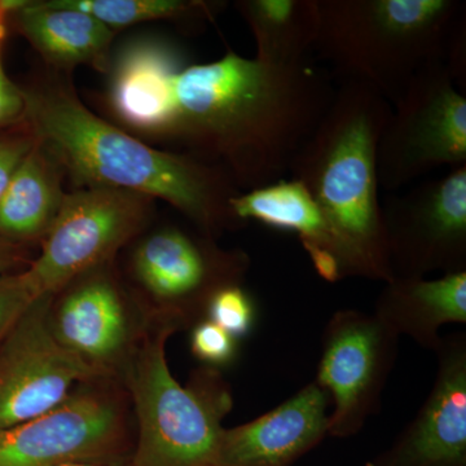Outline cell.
I'll use <instances>...</instances> for the list:
<instances>
[{"mask_svg": "<svg viewBox=\"0 0 466 466\" xmlns=\"http://www.w3.org/2000/svg\"><path fill=\"white\" fill-rule=\"evenodd\" d=\"M23 91L24 121L76 186L161 198L207 233L245 225L229 205L241 191L223 168L147 146L95 116L66 85Z\"/></svg>", "mask_w": 466, "mask_h": 466, "instance_id": "obj_2", "label": "cell"}, {"mask_svg": "<svg viewBox=\"0 0 466 466\" xmlns=\"http://www.w3.org/2000/svg\"><path fill=\"white\" fill-rule=\"evenodd\" d=\"M373 315L397 336L434 352L443 325L466 323V271L437 279L394 278L380 291Z\"/></svg>", "mask_w": 466, "mask_h": 466, "instance_id": "obj_17", "label": "cell"}, {"mask_svg": "<svg viewBox=\"0 0 466 466\" xmlns=\"http://www.w3.org/2000/svg\"><path fill=\"white\" fill-rule=\"evenodd\" d=\"M36 299L25 271L0 278V343Z\"/></svg>", "mask_w": 466, "mask_h": 466, "instance_id": "obj_24", "label": "cell"}, {"mask_svg": "<svg viewBox=\"0 0 466 466\" xmlns=\"http://www.w3.org/2000/svg\"><path fill=\"white\" fill-rule=\"evenodd\" d=\"M25 119V97L23 88L17 87L8 76L0 56V130L23 124Z\"/></svg>", "mask_w": 466, "mask_h": 466, "instance_id": "obj_27", "label": "cell"}, {"mask_svg": "<svg viewBox=\"0 0 466 466\" xmlns=\"http://www.w3.org/2000/svg\"><path fill=\"white\" fill-rule=\"evenodd\" d=\"M466 165V96L446 61L422 67L391 106L377 149L380 188L395 193Z\"/></svg>", "mask_w": 466, "mask_h": 466, "instance_id": "obj_6", "label": "cell"}, {"mask_svg": "<svg viewBox=\"0 0 466 466\" xmlns=\"http://www.w3.org/2000/svg\"><path fill=\"white\" fill-rule=\"evenodd\" d=\"M398 352L400 336L375 315L354 309L334 312L325 325L315 380L332 403L329 437H354L380 412Z\"/></svg>", "mask_w": 466, "mask_h": 466, "instance_id": "obj_8", "label": "cell"}, {"mask_svg": "<svg viewBox=\"0 0 466 466\" xmlns=\"http://www.w3.org/2000/svg\"><path fill=\"white\" fill-rule=\"evenodd\" d=\"M52 7L75 9L115 29L150 20L200 21L213 15V3L195 0H52Z\"/></svg>", "mask_w": 466, "mask_h": 466, "instance_id": "obj_22", "label": "cell"}, {"mask_svg": "<svg viewBox=\"0 0 466 466\" xmlns=\"http://www.w3.org/2000/svg\"><path fill=\"white\" fill-rule=\"evenodd\" d=\"M63 175V167L36 139L0 200V238L18 245L45 238L66 198Z\"/></svg>", "mask_w": 466, "mask_h": 466, "instance_id": "obj_20", "label": "cell"}, {"mask_svg": "<svg viewBox=\"0 0 466 466\" xmlns=\"http://www.w3.org/2000/svg\"><path fill=\"white\" fill-rule=\"evenodd\" d=\"M150 198L113 188L67 193L25 274L38 297H52L100 265L139 231ZM152 200V198H150Z\"/></svg>", "mask_w": 466, "mask_h": 466, "instance_id": "obj_7", "label": "cell"}, {"mask_svg": "<svg viewBox=\"0 0 466 466\" xmlns=\"http://www.w3.org/2000/svg\"><path fill=\"white\" fill-rule=\"evenodd\" d=\"M51 297H39L0 343V429L29 421L69 397L76 382L106 375L58 341Z\"/></svg>", "mask_w": 466, "mask_h": 466, "instance_id": "obj_10", "label": "cell"}, {"mask_svg": "<svg viewBox=\"0 0 466 466\" xmlns=\"http://www.w3.org/2000/svg\"><path fill=\"white\" fill-rule=\"evenodd\" d=\"M390 113L391 104L373 88L342 82L289 170L341 242L352 278L385 284L394 274L383 231L377 149Z\"/></svg>", "mask_w": 466, "mask_h": 466, "instance_id": "obj_3", "label": "cell"}, {"mask_svg": "<svg viewBox=\"0 0 466 466\" xmlns=\"http://www.w3.org/2000/svg\"><path fill=\"white\" fill-rule=\"evenodd\" d=\"M229 205L242 223L256 220L271 228L296 233L315 271L324 280L337 283L352 278L351 265L341 242L299 180L285 177L238 193Z\"/></svg>", "mask_w": 466, "mask_h": 466, "instance_id": "obj_15", "label": "cell"}, {"mask_svg": "<svg viewBox=\"0 0 466 466\" xmlns=\"http://www.w3.org/2000/svg\"><path fill=\"white\" fill-rule=\"evenodd\" d=\"M205 312L208 320L216 323L236 339L247 337L253 329L256 320L253 299L241 284L227 285L217 290L208 299Z\"/></svg>", "mask_w": 466, "mask_h": 466, "instance_id": "obj_23", "label": "cell"}, {"mask_svg": "<svg viewBox=\"0 0 466 466\" xmlns=\"http://www.w3.org/2000/svg\"><path fill=\"white\" fill-rule=\"evenodd\" d=\"M381 205L394 278L466 271V165Z\"/></svg>", "mask_w": 466, "mask_h": 466, "instance_id": "obj_9", "label": "cell"}, {"mask_svg": "<svg viewBox=\"0 0 466 466\" xmlns=\"http://www.w3.org/2000/svg\"><path fill=\"white\" fill-rule=\"evenodd\" d=\"M24 262H25V251L23 249V245L0 238V278L15 274Z\"/></svg>", "mask_w": 466, "mask_h": 466, "instance_id": "obj_28", "label": "cell"}, {"mask_svg": "<svg viewBox=\"0 0 466 466\" xmlns=\"http://www.w3.org/2000/svg\"><path fill=\"white\" fill-rule=\"evenodd\" d=\"M51 323L66 349L104 370H108L127 341L124 303L116 288L104 279L70 291Z\"/></svg>", "mask_w": 466, "mask_h": 466, "instance_id": "obj_18", "label": "cell"}, {"mask_svg": "<svg viewBox=\"0 0 466 466\" xmlns=\"http://www.w3.org/2000/svg\"><path fill=\"white\" fill-rule=\"evenodd\" d=\"M238 12L257 46V60L272 66L306 63L317 41L318 0H241Z\"/></svg>", "mask_w": 466, "mask_h": 466, "instance_id": "obj_21", "label": "cell"}, {"mask_svg": "<svg viewBox=\"0 0 466 466\" xmlns=\"http://www.w3.org/2000/svg\"><path fill=\"white\" fill-rule=\"evenodd\" d=\"M173 52L155 42L127 46L113 66L109 103L128 127L150 135L170 134L174 79L182 70Z\"/></svg>", "mask_w": 466, "mask_h": 466, "instance_id": "obj_16", "label": "cell"}, {"mask_svg": "<svg viewBox=\"0 0 466 466\" xmlns=\"http://www.w3.org/2000/svg\"><path fill=\"white\" fill-rule=\"evenodd\" d=\"M191 350L198 360L208 366H225L236 358L238 339L207 319L193 328Z\"/></svg>", "mask_w": 466, "mask_h": 466, "instance_id": "obj_25", "label": "cell"}, {"mask_svg": "<svg viewBox=\"0 0 466 466\" xmlns=\"http://www.w3.org/2000/svg\"><path fill=\"white\" fill-rule=\"evenodd\" d=\"M16 25L48 63L63 67L106 66L115 32L96 18L47 2H21L11 12Z\"/></svg>", "mask_w": 466, "mask_h": 466, "instance_id": "obj_19", "label": "cell"}, {"mask_svg": "<svg viewBox=\"0 0 466 466\" xmlns=\"http://www.w3.org/2000/svg\"><path fill=\"white\" fill-rule=\"evenodd\" d=\"M242 251L223 253L177 228L153 233L135 254V269L156 299L173 305H196L227 285L241 284L249 268Z\"/></svg>", "mask_w": 466, "mask_h": 466, "instance_id": "obj_13", "label": "cell"}, {"mask_svg": "<svg viewBox=\"0 0 466 466\" xmlns=\"http://www.w3.org/2000/svg\"><path fill=\"white\" fill-rule=\"evenodd\" d=\"M177 314L144 337L131 360V394L139 438L130 466H220L222 421L232 408L231 391L213 370L177 382L167 359L168 337L179 327Z\"/></svg>", "mask_w": 466, "mask_h": 466, "instance_id": "obj_5", "label": "cell"}, {"mask_svg": "<svg viewBox=\"0 0 466 466\" xmlns=\"http://www.w3.org/2000/svg\"><path fill=\"white\" fill-rule=\"evenodd\" d=\"M61 466H130L127 464H66Z\"/></svg>", "mask_w": 466, "mask_h": 466, "instance_id": "obj_30", "label": "cell"}, {"mask_svg": "<svg viewBox=\"0 0 466 466\" xmlns=\"http://www.w3.org/2000/svg\"><path fill=\"white\" fill-rule=\"evenodd\" d=\"M460 0H318L314 50L342 82H357L394 104L429 64L446 61L464 18Z\"/></svg>", "mask_w": 466, "mask_h": 466, "instance_id": "obj_4", "label": "cell"}, {"mask_svg": "<svg viewBox=\"0 0 466 466\" xmlns=\"http://www.w3.org/2000/svg\"><path fill=\"white\" fill-rule=\"evenodd\" d=\"M35 143V135L27 127L25 121L0 130V200Z\"/></svg>", "mask_w": 466, "mask_h": 466, "instance_id": "obj_26", "label": "cell"}, {"mask_svg": "<svg viewBox=\"0 0 466 466\" xmlns=\"http://www.w3.org/2000/svg\"><path fill=\"white\" fill-rule=\"evenodd\" d=\"M124 413L106 392H72L43 415L0 429V466L116 464Z\"/></svg>", "mask_w": 466, "mask_h": 466, "instance_id": "obj_11", "label": "cell"}, {"mask_svg": "<svg viewBox=\"0 0 466 466\" xmlns=\"http://www.w3.org/2000/svg\"><path fill=\"white\" fill-rule=\"evenodd\" d=\"M5 11L0 7V47H2V39L3 35H5V23H3V21H5Z\"/></svg>", "mask_w": 466, "mask_h": 466, "instance_id": "obj_29", "label": "cell"}, {"mask_svg": "<svg viewBox=\"0 0 466 466\" xmlns=\"http://www.w3.org/2000/svg\"><path fill=\"white\" fill-rule=\"evenodd\" d=\"M334 92L328 76L308 63L272 66L228 51L175 76L168 135L250 191L289 175Z\"/></svg>", "mask_w": 466, "mask_h": 466, "instance_id": "obj_1", "label": "cell"}, {"mask_svg": "<svg viewBox=\"0 0 466 466\" xmlns=\"http://www.w3.org/2000/svg\"><path fill=\"white\" fill-rule=\"evenodd\" d=\"M329 395L317 382L248 422L225 429L220 466H291L329 437Z\"/></svg>", "mask_w": 466, "mask_h": 466, "instance_id": "obj_14", "label": "cell"}, {"mask_svg": "<svg viewBox=\"0 0 466 466\" xmlns=\"http://www.w3.org/2000/svg\"><path fill=\"white\" fill-rule=\"evenodd\" d=\"M433 388L415 419L367 466H466V334L441 339Z\"/></svg>", "mask_w": 466, "mask_h": 466, "instance_id": "obj_12", "label": "cell"}]
</instances>
